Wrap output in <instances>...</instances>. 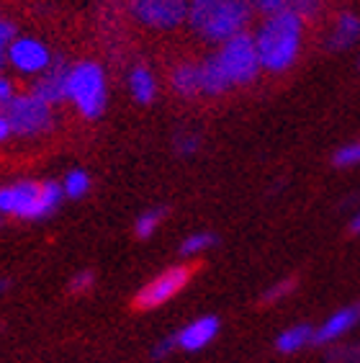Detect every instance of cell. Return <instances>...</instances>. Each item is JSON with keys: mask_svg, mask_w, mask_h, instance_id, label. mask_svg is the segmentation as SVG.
<instances>
[{"mask_svg": "<svg viewBox=\"0 0 360 363\" xmlns=\"http://www.w3.org/2000/svg\"><path fill=\"white\" fill-rule=\"evenodd\" d=\"M304 39V18H298L291 11L268 16L263 26L257 28L255 44L260 65L268 72H286L296 62Z\"/></svg>", "mask_w": 360, "mask_h": 363, "instance_id": "1", "label": "cell"}, {"mask_svg": "<svg viewBox=\"0 0 360 363\" xmlns=\"http://www.w3.org/2000/svg\"><path fill=\"white\" fill-rule=\"evenodd\" d=\"M252 6L247 0H188V23L208 42L224 44L249 21Z\"/></svg>", "mask_w": 360, "mask_h": 363, "instance_id": "2", "label": "cell"}, {"mask_svg": "<svg viewBox=\"0 0 360 363\" xmlns=\"http://www.w3.org/2000/svg\"><path fill=\"white\" fill-rule=\"evenodd\" d=\"M62 183L18 181L0 189V211L18 219H44L62 201Z\"/></svg>", "mask_w": 360, "mask_h": 363, "instance_id": "3", "label": "cell"}, {"mask_svg": "<svg viewBox=\"0 0 360 363\" xmlns=\"http://www.w3.org/2000/svg\"><path fill=\"white\" fill-rule=\"evenodd\" d=\"M67 98L85 119H98L106 111V75L96 62H77L69 67Z\"/></svg>", "mask_w": 360, "mask_h": 363, "instance_id": "4", "label": "cell"}, {"mask_svg": "<svg viewBox=\"0 0 360 363\" xmlns=\"http://www.w3.org/2000/svg\"><path fill=\"white\" fill-rule=\"evenodd\" d=\"M219 60H222L224 70H227L232 85H247L263 70L260 55H257L255 36L240 31L237 36L227 39L219 49Z\"/></svg>", "mask_w": 360, "mask_h": 363, "instance_id": "5", "label": "cell"}, {"mask_svg": "<svg viewBox=\"0 0 360 363\" xmlns=\"http://www.w3.org/2000/svg\"><path fill=\"white\" fill-rule=\"evenodd\" d=\"M0 113H6V119L11 121V129L18 137H36V134H44L52 126V106L34 93L13 96L0 108Z\"/></svg>", "mask_w": 360, "mask_h": 363, "instance_id": "6", "label": "cell"}, {"mask_svg": "<svg viewBox=\"0 0 360 363\" xmlns=\"http://www.w3.org/2000/svg\"><path fill=\"white\" fill-rule=\"evenodd\" d=\"M129 11L139 23L162 31L188 21V0H129Z\"/></svg>", "mask_w": 360, "mask_h": 363, "instance_id": "7", "label": "cell"}, {"mask_svg": "<svg viewBox=\"0 0 360 363\" xmlns=\"http://www.w3.org/2000/svg\"><path fill=\"white\" fill-rule=\"evenodd\" d=\"M191 279V268L188 266H173L165 273H159L157 279H152L147 286H142V291L134 296V309H157L165 301H170L178 291H183V286Z\"/></svg>", "mask_w": 360, "mask_h": 363, "instance_id": "8", "label": "cell"}, {"mask_svg": "<svg viewBox=\"0 0 360 363\" xmlns=\"http://www.w3.org/2000/svg\"><path fill=\"white\" fill-rule=\"evenodd\" d=\"M8 60L16 70L26 72V75H36V72H44L52 62V55L44 42L39 39H31V36H23V39H13L11 47H8Z\"/></svg>", "mask_w": 360, "mask_h": 363, "instance_id": "9", "label": "cell"}, {"mask_svg": "<svg viewBox=\"0 0 360 363\" xmlns=\"http://www.w3.org/2000/svg\"><path fill=\"white\" fill-rule=\"evenodd\" d=\"M358 325H360V301H355V304H347V307L337 309L334 315H330L314 330V345H332V342L342 340Z\"/></svg>", "mask_w": 360, "mask_h": 363, "instance_id": "10", "label": "cell"}, {"mask_svg": "<svg viewBox=\"0 0 360 363\" xmlns=\"http://www.w3.org/2000/svg\"><path fill=\"white\" fill-rule=\"evenodd\" d=\"M216 333H219V320L214 315L198 317L191 325L175 333V340H178V350H188V353H196V350L206 348L208 342L214 340Z\"/></svg>", "mask_w": 360, "mask_h": 363, "instance_id": "11", "label": "cell"}, {"mask_svg": "<svg viewBox=\"0 0 360 363\" xmlns=\"http://www.w3.org/2000/svg\"><path fill=\"white\" fill-rule=\"evenodd\" d=\"M67 75H69V67H64L62 62L55 65V67H49L44 72L42 80H36L31 93L39 96L42 101H47L49 106L60 104V101L67 98Z\"/></svg>", "mask_w": 360, "mask_h": 363, "instance_id": "12", "label": "cell"}, {"mask_svg": "<svg viewBox=\"0 0 360 363\" xmlns=\"http://www.w3.org/2000/svg\"><path fill=\"white\" fill-rule=\"evenodd\" d=\"M232 88V80H229L227 70H224L219 55H211L208 60L201 62V93L206 96H222Z\"/></svg>", "mask_w": 360, "mask_h": 363, "instance_id": "13", "label": "cell"}, {"mask_svg": "<svg viewBox=\"0 0 360 363\" xmlns=\"http://www.w3.org/2000/svg\"><path fill=\"white\" fill-rule=\"evenodd\" d=\"M360 39V18L355 13H342L330 31V49L342 52L350 49Z\"/></svg>", "mask_w": 360, "mask_h": 363, "instance_id": "14", "label": "cell"}, {"mask_svg": "<svg viewBox=\"0 0 360 363\" xmlns=\"http://www.w3.org/2000/svg\"><path fill=\"white\" fill-rule=\"evenodd\" d=\"M314 330H317V328L306 325V322L283 330V333L276 337V350H278V353H283V356L298 353L301 348H306V345H312V342H314Z\"/></svg>", "mask_w": 360, "mask_h": 363, "instance_id": "15", "label": "cell"}, {"mask_svg": "<svg viewBox=\"0 0 360 363\" xmlns=\"http://www.w3.org/2000/svg\"><path fill=\"white\" fill-rule=\"evenodd\" d=\"M170 85H173V91L178 96H196V93H201V65H180L175 67L173 75H170Z\"/></svg>", "mask_w": 360, "mask_h": 363, "instance_id": "16", "label": "cell"}, {"mask_svg": "<svg viewBox=\"0 0 360 363\" xmlns=\"http://www.w3.org/2000/svg\"><path fill=\"white\" fill-rule=\"evenodd\" d=\"M129 88H132V96L137 104H152L154 96H157V83H154L152 72L147 67H134L132 75H129Z\"/></svg>", "mask_w": 360, "mask_h": 363, "instance_id": "17", "label": "cell"}, {"mask_svg": "<svg viewBox=\"0 0 360 363\" xmlns=\"http://www.w3.org/2000/svg\"><path fill=\"white\" fill-rule=\"evenodd\" d=\"M327 363H360V342H332L327 350Z\"/></svg>", "mask_w": 360, "mask_h": 363, "instance_id": "18", "label": "cell"}, {"mask_svg": "<svg viewBox=\"0 0 360 363\" xmlns=\"http://www.w3.org/2000/svg\"><path fill=\"white\" fill-rule=\"evenodd\" d=\"M90 189V178L85 170H69L67 178L62 181V191L67 199H83Z\"/></svg>", "mask_w": 360, "mask_h": 363, "instance_id": "19", "label": "cell"}, {"mask_svg": "<svg viewBox=\"0 0 360 363\" xmlns=\"http://www.w3.org/2000/svg\"><path fill=\"white\" fill-rule=\"evenodd\" d=\"M162 217H165V211H162V209H150V211H145V214H142V217L137 219V224H134V235H137L139 240L152 238L154 230H157L159 222H162Z\"/></svg>", "mask_w": 360, "mask_h": 363, "instance_id": "20", "label": "cell"}, {"mask_svg": "<svg viewBox=\"0 0 360 363\" xmlns=\"http://www.w3.org/2000/svg\"><path fill=\"white\" fill-rule=\"evenodd\" d=\"M214 245H216L214 232H198V235H191L188 240H183L180 255H196V252H203L208 247H214Z\"/></svg>", "mask_w": 360, "mask_h": 363, "instance_id": "21", "label": "cell"}, {"mask_svg": "<svg viewBox=\"0 0 360 363\" xmlns=\"http://www.w3.org/2000/svg\"><path fill=\"white\" fill-rule=\"evenodd\" d=\"M332 162L337 168H355V165H360V140L339 147L337 152H334Z\"/></svg>", "mask_w": 360, "mask_h": 363, "instance_id": "22", "label": "cell"}, {"mask_svg": "<svg viewBox=\"0 0 360 363\" xmlns=\"http://www.w3.org/2000/svg\"><path fill=\"white\" fill-rule=\"evenodd\" d=\"M322 8V0H288V11L296 13L298 18H314Z\"/></svg>", "mask_w": 360, "mask_h": 363, "instance_id": "23", "label": "cell"}, {"mask_svg": "<svg viewBox=\"0 0 360 363\" xmlns=\"http://www.w3.org/2000/svg\"><path fill=\"white\" fill-rule=\"evenodd\" d=\"M293 289H296V281H293V279L278 281L276 286H270L268 291L263 294V304H276V301H281L283 296H288Z\"/></svg>", "mask_w": 360, "mask_h": 363, "instance_id": "24", "label": "cell"}, {"mask_svg": "<svg viewBox=\"0 0 360 363\" xmlns=\"http://www.w3.org/2000/svg\"><path fill=\"white\" fill-rule=\"evenodd\" d=\"M249 6L260 11L263 16H276L288 11V0H249Z\"/></svg>", "mask_w": 360, "mask_h": 363, "instance_id": "25", "label": "cell"}, {"mask_svg": "<svg viewBox=\"0 0 360 363\" xmlns=\"http://www.w3.org/2000/svg\"><path fill=\"white\" fill-rule=\"evenodd\" d=\"M13 39H16V28L8 21H0V65L8 57V47H11Z\"/></svg>", "mask_w": 360, "mask_h": 363, "instance_id": "26", "label": "cell"}, {"mask_svg": "<svg viewBox=\"0 0 360 363\" xmlns=\"http://www.w3.org/2000/svg\"><path fill=\"white\" fill-rule=\"evenodd\" d=\"M93 284H96V276H93L90 271H80L75 279L69 281V291H72V294H83V291H88Z\"/></svg>", "mask_w": 360, "mask_h": 363, "instance_id": "27", "label": "cell"}, {"mask_svg": "<svg viewBox=\"0 0 360 363\" xmlns=\"http://www.w3.org/2000/svg\"><path fill=\"white\" fill-rule=\"evenodd\" d=\"M178 145H175V150H178L180 155H193L198 147H201V140L196 137V134H180L178 140Z\"/></svg>", "mask_w": 360, "mask_h": 363, "instance_id": "28", "label": "cell"}, {"mask_svg": "<svg viewBox=\"0 0 360 363\" xmlns=\"http://www.w3.org/2000/svg\"><path fill=\"white\" fill-rule=\"evenodd\" d=\"M173 350H178V340H175V335H170V337H165V340H159L157 345H154L152 358H154V361H159V358H167Z\"/></svg>", "mask_w": 360, "mask_h": 363, "instance_id": "29", "label": "cell"}, {"mask_svg": "<svg viewBox=\"0 0 360 363\" xmlns=\"http://www.w3.org/2000/svg\"><path fill=\"white\" fill-rule=\"evenodd\" d=\"M16 93H13V85H11V80L8 77H0V108L13 98Z\"/></svg>", "mask_w": 360, "mask_h": 363, "instance_id": "30", "label": "cell"}, {"mask_svg": "<svg viewBox=\"0 0 360 363\" xmlns=\"http://www.w3.org/2000/svg\"><path fill=\"white\" fill-rule=\"evenodd\" d=\"M11 134H13V129H11V121L6 119V113H0V142H6Z\"/></svg>", "mask_w": 360, "mask_h": 363, "instance_id": "31", "label": "cell"}, {"mask_svg": "<svg viewBox=\"0 0 360 363\" xmlns=\"http://www.w3.org/2000/svg\"><path fill=\"white\" fill-rule=\"evenodd\" d=\"M350 230H353L355 235H360V211L353 217V224H350Z\"/></svg>", "mask_w": 360, "mask_h": 363, "instance_id": "32", "label": "cell"}, {"mask_svg": "<svg viewBox=\"0 0 360 363\" xmlns=\"http://www.w3.org/2000/svg\"><path fill=\"white\" fill-rule=\"evenodd\" d=\"M6 286H8V281H6V279H0V291H6Z\"/></svg>", "mask_w": 360, "mask_h": 363, "instance_id": "33", "label": "cell"}, {"mask_svg": "<svg viewBox=\"0 0 360 363\" xmlns=\"http://www.w3.org/2000/svg\"><path fill=\"white\" fill-rule=\"evenodd\" d=\"M0 219H3V211H0Z\"/></svg>", "mask_w": 360, "mask_h": 363, "instance_id": "34", "label": "cell"}]
</instances>
